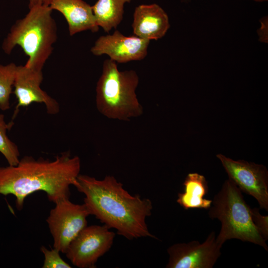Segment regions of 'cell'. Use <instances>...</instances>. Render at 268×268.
I'll return each instance as SVG.
<instances>
[{"label": "cell", "mask_w": 268, "mask_h": 268, "mask_svg": "<svg viewBox=\"0 0 268 268\" xmlns=\"http://www.w3.org/2000/svg\"><path fill=\"white\" fill-rule=\"evenodd\" d=\"M132 0H98L92 6L96 23L108 33L116 29L123 18L124 7Z\"/></svg>", "instance_id": "15"}, {"label": "cell", "mask_w": 268, "mask_h": 268, "mask_svg": "<svg viewBox=\"0 0 268 268\" xmlns=\"http://www.w3.org/2000/svg\"><path fill=\"white\" fill-rule=\"evenodd\" d=\"M43 79L42 70L25 65L17 66L13 86L17 104L13 116L16 115L20 107H27L33 103L44 104L50 115H56L59 112V103L41 89L40 85Z\"/></svg>", "instance_id": "10"}, {"label": "cell", "mask_w": 268, "mask_h": 268, "mask_svg": "<svg viewBox=\"0 0 268 268\" xmlns=\"http://www.w3.org/2000/svg\"><path fill=\"white\" fill-rule=\"evenodd\" d=\"M29 8L25 16L11 27L1 48L4 53L9 55L16 46H20L28 57L25 65L42 70L57 39V25L49 6L36 5Z\"/></svg>", "instance_id": "3"}, {"label": "cell", "mask_w": 268, "mask_h": 268, "mask_svg": "<svg viewBox=\"0 0 268 268\" xmlns=\"http://www.w3.org/2000/svg\"><path fill=\"white\" fill-rule=\"evenodd\" d=\"M256 1H260V2H262V1H267L268 0H254Z\"/></svg>", "instance_id": "21"}, {"label": "cell", "mask_w": 268, "mask_h": 268, "mask_svg": "<svg viewBox=\"0 0 268 268\" xmlns=\"http://www.w3.org/2000/svg\"><path fill=\"white\" fill-rule=\"evenodd\" d=\"M222 246L216 241L212 231L205 240L174 244L167 249L169 260L167 268H212L221 255Z\"/></svg>", "instance_id": "9"}, {"label": "cell", "mask_w": 268, "mask_h": 268, "mask_svg": "<svg viewBox=\"0 0 268 268\" xmlns=\"http://www.w3.org/2000/svg\"><path fill=\"white\" fill-rule=\"evenodd\" d=\"M184 192L178 193L177 203L184 209H208L212 200L206 199L208 186L205 177L197 173L188 174L183 183Z\"/></svg>", "instance_id": "14"}, {"label": "cell", "mask_w": 268, "mask_h": 268, "mask_svg": "<svg viewBox=\"0 0 268 268\" xmlns=\"http://www.w3.org/2000/svg\"><path fill=\"white\" fill-rule=\"evenodd\" d=\"M29 8L36 5H48L50 0H28Z\"/></svg>", "instance_id": "20"}, {"label": "cell", "mask_w": 268, "mask_h": 268, "mask_svg": "<svg viewBox=\"0 0 268 268\" xmlns=\"http://www.w3.org/2000/svg\"><path fill=\"white\" fill-rule=\"evenodd\" d=\"M150 41L136 36H125L118 30L99 37L91 48L95 56L104 54L118 63L140 61L147 55Z\"/></svg>", "instance_id": "11"}, {"label": "cell", "mask_w": 268, "mask_h": 268, "mask_svg": "<svg viewBox=\"0 0 268 268\" xmlns=\"http://www.w3.org/2000/svg\"><path fill=\"white\" fill-rule=\"evenodd\" d=\"M41 251L44 256L43 268H70L71 267L60 256V251L54 248L49 250L44 246L41 247Z\"/></svg>", "instance_id": "18"}, {"label": "cell", "mask_w": 268, "mask_h": 268, "mask_svg": "<svg viewBox=\"0 0 268 268\" xmlns=\"http://www.w3.org/2000/svg\"><path fill=\"white\" fill-rule=\"evenodd\" d=\"M49 6L64 15L70 36L83 31L96 32L99 30L92 6L82 0H50Z\"/></svg>", "instance_id": "13"}, {"label": "cell", "mask_w": 268, "mask_h": 268, "mask_svg": "<svg viewBox=\"0 0 268 268\" xmlns=\"http://www.w3.org/2000/svg\"><path fill=\"white\" fill-rule=\"evenodd\" d=\"M12 125V122L6 124L4 115L0 114V152L9 165L15 166L19 161L20 152L17 145L10 139L6 134Z\"/></svg>", "instance_id": "17"}, {"label": "cell", "mask_w": 268, "mask_h": 268, "mask_svg": "<svg viewBox=\"0 0 268 268\" xmlns=\"http://www.w3.org/2000/svg\"><path fill=\"white\" fill-rule=\"evenodd\" d=\"M107 226L85 227L71 241L65 253L74 266L94 268L98 259L111 248L115 234Z\"/></svg>", "instance_id": "7"}, {"label": "cell", "mask_w": 268, "mask_h": 268, "mask_svg": "<svg viewBox=\"0 0 268 268\" xmlns=\"http://www.w3.org/2000/svg\"><path fill=\"white\" fill-rule=\"evenodd\" d=\"M80 166L79 157L71 156L69 151L53 160L25 156L16 165L0 166V194L14 196L19 210L25 199L37 191L45 192L55 203L69 198V187L76 183Z\"/></svg>", "instance_id": "2"}, {"label": "cell", "mask_w": 268, "mask_h": 268, "mask_svg": "<svg viewBox=\"0 0 268 268\" xmlns=\"http://www.w3.org/2000/svg\"><path fill=\"white\" fill-rule=\"evenodd\" d=\"M133 33L148 40L162 38L170 27L167 13L158 4H141L136 6L132 25Z\"/></svg>", "instance_id": "12"}, {"label": "cell", "mask_w": 268, "mask_h": 268, "mask_svg": "<svg viewBox=\"0 0 268 268\" xmlns=\"http://www.w3.org/2000/svg\"><path fill=\"white\" fill-rule=\"evenodd\" d=\"M251 214L255 226L262 237L267 241L268 239V216L262 215L257 207L251 208Z\"/></svg>", "instance_id": "19"}, {"label": "cell", "mask_w": 268, "mask_h": 268, "mask_svg": "<svg viewBox=\"0 0 268 268\" xmlns=\"http://www.w3.org/2000/svg\"><path fill=\"white\" fill-rule=\"evenodd\" d=\"M85 195L84 204L109 228L129 240L141 237L157 239L149 231L146 218L151 214L150 200L132 195L113 176L102 180L79 174L74 186Z\"/></svg>", "instance_id": "1"}, {"label": "cell", "mask_w": 268, "mask_h": 268, "mask_svg": "<svg viewBox=\"0 0 268 268\" xmlns=\"http://www.w3.org/2000/svg\"><path fill=\"white\" fill-rule=\"evenodd\" d=\"M138 83L135 71H120L116 62L105 60L96 88L98 111L108 118L121 121L141 115L142 106L135 93Z\"/></svg>", "instance_id": "5"}, {"label": "cell", "mask_w": 268, "mask_h": 268, "mask_svg": "<svg viewBox=\"0 0 268 268\" xmlns=\"http://www.w3.org/2000/svg\"><path fill=\"white\" fill-rule=\"evenodd\" d=\"M17 67L13 63L5 65L0 64V109L2 111L10 108V97Z\"/></svg>", "instance_id": "16"}, {"label": "cell", "mask_w": 268, "mask_h": 268, "mask_svg": "<svg viewBox=\"0 0 268 268\" xmlns=\"http://www.w3.org/2000/svg\"><path fill=\"white\" fill-rule=\"evenodd\" d=\"M229 179L242 192L252 196L260 208L268 211V172L266 166L244 160H234L218 154Z\"/></svg>", "instance_id": "8"}, {"label": "cell", "mask_w": 268, "mask_h": 268, "mask_svg": "<svg viewBox=\"0 0 268 268\" xmlns=\"http://www.w3.org/2000/svg\"><path fill=\"white\" fill-rule=\"evenodd\" d=\"M46 219L52 236L54 248L65 254L71 241L87 226L89 213L83 203L75 204L69 199L60 200Z\"/></svg>", "instance_id": "6"}, {"label": "cell", "mask_w": 268, "mask_h": 268, "mask_svg": "<svg viewBox=\"0 0 268 268\" xmlns=\"http://www.w3.org/2000/svg\"><path fill=\"white\" fill-rule=\"evenodd\" d=\"M208 215L221 224L216 241L221 246L227 240L236 239L248 242L268 251L266 241L262 237L252 218L251 208L245 201L240 190L229 179L214 195Z\"/></svg>", "instance_id": "4"}]
</instances>
